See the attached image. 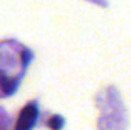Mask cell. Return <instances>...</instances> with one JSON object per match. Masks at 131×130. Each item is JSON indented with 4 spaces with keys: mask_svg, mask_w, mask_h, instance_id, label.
I'll use <instances>...</instances> for the list:
<instances>
[{
    "mask_svg": "<svg viewBox=\"0 0 131 130\" xmlns=\"http://www.w3.org/2000/svg\"><path fill=\"white\" fill-rule=\"evenodd\" d=\"M37 117V108L35 105H28L27 107H24L18 117V123H17V128L18 129H29L32 128V125L35 124Z\"/></svg>",
    "mask_w": 131,
    "mask_h": 130,
    "instance_id": "cell-1",
    "label": "cell"
}]
</instances>
